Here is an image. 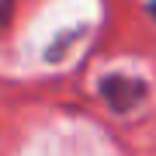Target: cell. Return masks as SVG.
<instances>
[{
	"label": "cell",
	"mask_w": 156,
	"mask_h": 156,
	"mask_svg": "<svg viewBox=\"0 0 156 156\" xmlns=\"http://www.w3.org/2000/svg\"><path fill=\"white\" fill-rule=\"evenodd\" d=\"M97 94L115 115H132V111H139L146 104L149 87H146V80L132 76V73H108L97 83Z\"/></svg>",
	"instance_id": "6da1fadb"
},
{
	"label": "cell",
	"mask_w": 156,
	"mask_h": 156,
	"mask_svg": "<svg viewBox=\"0 0 156 156\" xmlns=\"http://www.w3.org/2000/svg\"><path fill=\"white\" fill-rule=\"evenodd\" d=\"M11 17H14V0H0V31L11 24Z\"/></svg>",
	"instance_id": "7a4b0ae2"
},
{
	"label": "cell",
	"mask_w": 156,
	"mask_h": 156,
	"mask_svg": "<svg viewBox=\"0 0 156 156\" xmlns=\"http://www.w3.org/2000/svg\"><path fill=\"white\" fill-rule=\"evenodd\" d=\"M149 17H153V21H156V0H153V4H149Z\"/></svg>",
	"instance_id": "3957f363"
}]
</instances>
